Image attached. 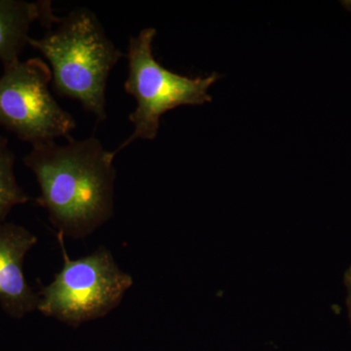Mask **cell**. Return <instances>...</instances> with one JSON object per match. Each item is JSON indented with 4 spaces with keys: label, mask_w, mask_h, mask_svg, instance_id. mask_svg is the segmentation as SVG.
<instances>
[{
    "label": "cell",
    "mask_w": 351,
    "mask_h": 351,
    "mask_svg": "<svg viewBox=\"0 0 351 351\" xmlns=\"http://www.w3.org/2000/svg\"><path fill=\"white\" fill-rule=\"evenodd\" d=\"M29 45L49 62L59 96L77 101L99 122L107 119L108 80L126 54L108 38L96 14L75 9L59 18L43 38H29Z\"/></svg>",
    "instance_id": "7a4b0ae2"
},
{
    "label": "cell",
    "mask_w": 351,
    "mask_h": 351,
    "mask_svg": "<svg viewBox=\"0 0 351 351\" xmlns=\"http://www.w3.org/2000/svg\"><path fill=\"white\" fill-rule=\"evenodd\" d=\"M156 36L154 27H145L129 39L124 90L135 98L137 107L129 114L133 133L112 152L114 156L136 141L154 140L166 112L182 106H203L212 101L208 90L219 80L216 73L189 77L166 69L154 56Z\"/></svg>",
    "instance_id": "3957f363"
},
{
    "label": "cell",
    "mask_w": 351,
    "mask_h": 351,
    "mask_svg": "<svg viewBox=\"0 0 351 351\" xmlns=\"http://www.w3.org/2000/svg\"><path fill=\"white\" fill-rule=\"evenodd\" d=\"M14 166L15 154L9 147L8 140L0 136V223L5 221L14 207L29 200L18 184Z\"/></svg>",
    "instance_id": "ba28073f"
},
{
    "label": "cell",
    "mask_w": 351,
    "mask_h": 351,
    "mask_svg": "<svg viewBox=\"0 0 351 351\" xmlns=\"http://www.w3.org/2000/svg\"><path fill=\"white\" fill-rule=\"evenodd\" d=\"M57 237L63 267L52 282L41 287L38 311L73 327L105 317L119 306L133 278L120 269L106 247L73 260L64 248V235L57 233Z\"/></svg>",
    "instance_id": "277c9868"
},
{
    "label": "cell",
    "mask_w": 351,
    "mask_h": 351,
    "mask_svg": "<svg viewBox=\"0 0 351 351\" xmlns=\"http://www.w3.org/2000/svg\"><path fill=\"white\" fill-rule=\"evenodd\" d=\"M38 240L24 226L0 223V306L15 319L38 309V293L32 290L24 274L25 255Z\"/></svg>",
    "instance_id": "8992f818"
},
{
    "label": "cell",
    "mask_w": 351,
    "mask_h": 351,
    "mask_svg": "<svg viewBox=\"0 0 351 351\" xmlns=\"http://www.w3.org/2000/svg\"><path fill=\"white\" fill-rule=\"evenodd\" d=\"M345 284L348 290V298H346V306H348V318H350L351 326V267L346 270L345 274Z\"/></svg>",
    "instance_id": "9c48e42d"
},
{
    "label": "cell",
    "mask_w": 351,
    "mask_h": 351,
    "mask_svg": "<svg viewBox=\"0 0 351 351\" xmlns=\"http://www.w3.org/2000/svg\"><path fill=\"white\" fill-rule=\"evenodd\" d=\"M346 5L348 7H350V10H351V2H346Z\"/></svg>",
    "instance_id": "30bf717a"
},
{
    "label": "cell",
    "mask_w": 351,
    "mask_h": 351,
    "mask_svg": "<svg viewBox=\"0 0 351 351\" xmlns=\"http://www.w3.org/2000/svg\"><path fill=\"white\" fill-rule=\"evenodd\" d=\"M114 154L92 136L66 145L32 147L23 159L40 189L36 203L47 212L58 233L86 239L114 212Z\"/></svg>",
    "instance_id": "6da1fadb"
},
{
    "label": "cell",
    "mask_w": 351,
    "mask_h": 351,
    "mask_svg": "<svg viewBox=\"0 0 351 351\" xmlns=\"http://www.w3.org/2000/svg\"><path fill=\"white\" fill-rule=\"evenodd\" d=\"M59 20L52 2L0 0V61L3 66L19 61L29 45V31L38 22L50 29Z\"/></svg>",
    "instance_id": "52a82bcc"
},
{
    "label": "cell",
    "mask_w": 351,
    "mask_h": 351,
    "mask_svg": "<svg viewBox=\"0 0 351 351\" xmlns=\"http://www.w3.org/2000/svg\"><path fill=\"white\" fill-rule=\"evenodd\" d=\"M4 66L0 76V126L34 145L71 138L75 119L49 90L52 71L39 58Z\"/></svg>",
    "instance_id": "5b68a950"
}]
</instances>
